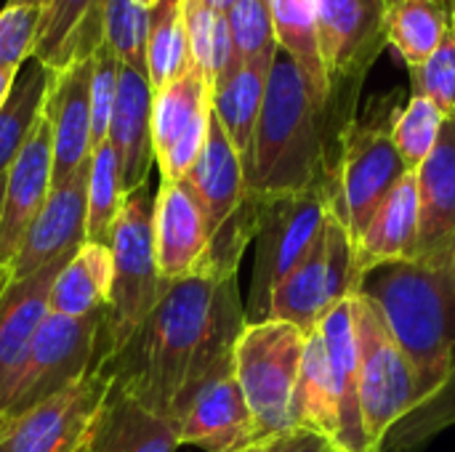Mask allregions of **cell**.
<instances>
[{"instance_id": "9a60e30c", "label": "cell", "mask_w": 455, "mask_h": 452, "mask_svg": "<svg viewBox=\"0 0 455 452\" xmlns=\"http://www.w3.org/2000/svg\"><path fill=\"white\" fill-rule=\"evenodd\" d=\"M91 75L93 56L51 72L43 115L53 136V186L69 181L91 163Z\"/></svg>"}, {"instance_id": "8992f818", "label": "cell", "mask_w": 455, "mask_h": 452, "mask_svg": "<svg viewBox=\"0 0 455 452\" xmlns=\"http://www.w3.org/2000/svg\"><path fill=\"white\" fill-rule=\"evenodd\" d=\"M304 346L307 333L283 320L248 322L235 344V376L261 440L293 429L291 402Z\"/></svg>"}, {"instance_id": "4dcf8cb0", "label": "cell", "mask_w": 455, "mask_h": 452, "mask_svg": "<svg viewBox=\"0 0 455 452\" xmlns=\"http://www.w3.org/2000/svg\"><path fill=\"white\" fill-rule=\"evenodd\" d=\"M280 51L304 72L312 91L328 101V75L320 51L317 0H269Z\"/></svg>"}, {"instance_id": "8d00e7d4", "label": "cell", "mask_w": 455, "mask_h": 452, "mask_svg": "<svg viewBox=\"0 0 455 452\" xmlns=\"http://www.w3.org/2000/svg\"><path fill=\"white\" fill-rule=\"evenodd\" d=\"M152 8L139 0H107L101 13V45H107L120 64L144 69L147 35H149Z\"/></svg>"}, {"instance_id": "4fadbf2b", "label": "cell", "mask_w": 455, "mask_h": 452, "mask_svg": "<svg viewBox=\"0 0 455 452\" xmlns=\"http://www.w3.org/2000/svg\"><path fill=\"white\" fill-rule=\"evenodd\" d=\"M211 80L192 64L181 77L155 91L152 147L160 181H181L197 163L211 128Z\"/></svg>"}, {"instance_id": "d4e9b609", "label": "cell", "mask_w": 455, "mask_h": 452, "mask_svg": "<svg viewBox=\"0 0 455 452\" xmlns=\"http://www.w3.org/2000/svg\"><path fill=\"white\" fill-rule=\"evenodd\" d=\"M419 237V181L408 173L389 197L379 205L368 226L355 242L360 272H371L384 264L411 261Z\"/></svg>"}, {"instance_id": "ffe728a7", "label": "cell", "mask_w": 455, "mask_h": 452, "mask_svg": "<svg viewBox=\"0 0 455 452\" xmlns=\"http://www.w3.org/2000/svg\"><path fill=\"white\" fill-rule=\"evenodd\" d=\"M152 99H155V91L149 85L147 72L120 64L117 99H115V112H112L107 141L117 152L125 194L149 184V170L155 165Z\"/></svg>"}, {"instance_id": "7a4b0ae2", "label": "cell", "mask_w": 455, "mask_h": 452, "mask_svg": "<svg viewBox=\"0 0 455 452\" xmlns=\"http://www.w3.org/2000/svg\"><path fill=\"white\" fill-rule=\"evenodd\" d=\"M349 128L323 101L304 72L280 51L267 83L264 107L243 155L245 194L283 197L328 186Z\"/></svg>"}, {"instance_id": "7bdbcfd3", "label": "cell", "mask_w": 455, "mask_h": 452, "mask_svg": "<svg viewBox=\"0 0 455 452\" xmlns=\"http://www.w3.org/2000/svg\"><path fill=\"white\" fill-rule=\"evenodd\" d=\"M336 450L325 437L307 429H288L259 442V452H331Z\"/></svg>"}, {"instance_id": "ba28073f", "label": "cell", "mask_w": 455, "mask_h": 452, "mask_svg": "<svg viewBox=\"0 0 455 452\" xmlns=\"http://www.w3.org/2000/svg\"><path fill=\"white\" fill-rule=\"evenodd\" d=\"M328 216V186H312L304 192L269 197L261 202V218L256 229V261L245 301L248 322L269 320L275 288L317 242Z\"/></svg>"}, {"instance_id": "816d5d0a", "label": "cell", "mask_w": 455, "mask_h": 452, "mask_svg": "<svg viewBox=\"0 0 455 452\" xmlns=\"http://www.w3.org/2000/svg\"><path fill=\"white\" fill-rule=\"evenodd\" d=\"M3 184H5V178H0V205H3Z\"/></svg>"}, {"instance_id": "5bb4252c", "label": "cell", "mask_w": 455, "mask_h": 452, "mask_svg": "<svg viewBox=\"0 0 455 452\" xmlns=\"http://www.w3.org/2000/svg\"><path fill=\"white\" fill-rule=\"evenodd\" d=\"M88 165L69 181L51 186V194L32 226L27 229L13 261L3 269L11 282H21L56 261L72 258L85 242Z\"/></svg>"}, {"instance_id": "74e56055", "label": "cell", "mask_w": 455, "mask_h": 452, "mask_svg": "<svg viewBox=\"0 0 455 452\" xmlns=\"http://www.w3.org/2000/svg\"><path fill=\"white\" fill-rule=\"evenodd\" d=\"M224 16L229 24V35H232L237 61L272 67L277 53H280V45L275 37V21H272L269 0H240Z\"/></svg>"}, {"instance_id": "83f0119b", "label": "cell", "mask_w": 455, "mask_h": 452, "mask_svg": "<svg viewBox=\"0 0 455 452\" xmlns=\"http://www.w3.org/2000/svg\"><path fill=\"white\" fill-rule=\"evenodd\" d=\"M269 69L272 67H267V64L235 61L213 83V93H211L213 115L240 155H245L251 136L256 131V123H259L261 107H264V96H267Z\"/></svg>"}, {"instance_id": "f6af8a7d", "label": "cell", "mask_w": 455, "mask_h": 452, "mask_svg": "<svg viewBox=\"0 0 455 452\" xmlns=\"http://www.w3.org/2000/svg\"><path fill=\"white\" fill-rule=\"evenodd\" d=\"M51 0H5L3 5H24V8H37V11H45Z\"/></svg>"}, {"instance_id": "9c48e42d", "label": "cell", "mask_w": 455, "mask_h": 452, "mask_svg": "<svg viewBox=\"0 0 455 452\" xmlns=\"http://www.w3.org/2000/svg\"><path fill=\"white\" fill-rule=\"evenodd\" d=\"M360 280L355 242L331 210L317 242L275 288L269 320L291 322L309 336L339 304L357 296Z\"/></svg>"}, {"instance_id": "f35d334b", "label": "cell", "mask_w": 455, "mask_h": 452, "mask_svg": "<svg viewBox=\"0 0 455 452\" xmlns=\"http://www.w3.org/2000/svg\"><path fill=\"white\" fill-rule=\"evenodd\" d=\"M445 125V115L435 107V101L424 96H411L408 104L400 109L392 136L400 157L405 160L408 170H419L421 163L432 155V149L440 141Z\"/></svg>"}, {"instance_id": "52a82bcc", "label": "cell", "mask_w": 455, "mask_h": 452, "mask_svg": "<svg viewBox=\"0 0 455 452\" xmlns=\"http://www.w3.org/2000/svg\"><path fill=\"white\" fill-rule=\"evenodd\" d=\"M389 0H317L320 51L328 75V107L349 128L371 67L387 48Z\"/></svg>"}, {"instance_id": "ac0fdd59", "label": "cell", "mask_w": 455, "mask_h": 452, "mask_svg": "<svg viewBox=\"0 0 455 452\" xmlns=\"http://www.w3.org/2000/svg\"><path fill=\"white\" fill-rule=\"evenodd\" d=\"M419 237L413 264H445L455 256V117H445L432 155L416 170Z\"/></svg>"}, {"instance_id": "484cf974", "label": "cell", "mask_w": 455, "mask_h": 452, "mask_svg": "<svg viewBox=\"0 0 455 452\" xmlns=\"http://www.w3.org/2000/svg\"><path fill=\"white\" fill-rule=\"evenodd\" d=\"M107 0H51L40 13L35 56L48 72L75 59L93 56L101 45V13Z\"/></svg>"}, {"instance_id": "8fae6325", "label": "cell", "mask_w": 455, "mask_h": 452, "mask_svg": "<svg viewBox=\"0 0 455 452\" xmlns=\"http://www.w3.org/2000/svg\"><path fill=\"white\" fill-rule=\"evenodd\" d=\"M104 352V309L88 317H61L48 312L40 322L27 362L5 400L3 418H19L83 381Z\"/></svg>"}, {"instance_id": "9f6ffc18", "label": "cell", "mask_w": 455, "mask_h": 452, "mask_svg": "<svg viewBox=\"0 0 455 452\" xmlns=\"http://www.w3.org/2000/svg\"><path fill=\"white\" fill-rule=\"evenodd\" d=\"M0 8H3V5H0Z\"/></svg>"}, {"instance_id": "44dd1931", "label": "cell", "mask_w": 455, "mask_h": 452, "mask_svg": "<svg viewBox=\"0 0 455 452\" xmlns=\"http://www.w3.org/2000/svg\"><path fill=\"white\" fill-rule=\"evenodd\" d=\"M67 261H56L21 282H11L0 298V418L5 400L27 362L32 338L51 312V288Z\"/></svg>"}, {"instance_id": "7c38bea8", "label": "cell", "mask_w": 455, "mask_h": 452, "mask_svg": "<svg viewBox=\"0 0 455 452\" xmlns=\"http://www.w3.org/2000/svg\"><path fill=\"white\" fill-rule=\"evenodd\" d=\"M109 389L112 376L99 362L83 381L19 416L8 437V450L88 452Z\"/></svg>"}, {"instance_id": "e0dca14e", "label": "cell", "mask_w": 455, "mask_h": 452, "mask_svg": "<svg viewBox=\"0 0 455 452\" xmlns=\"http://www.w3.org/2000/svg\"><path fill=\"white\" fill-rule=\"evenodd\" d=\"M179 440L181 445H195L208 452H237L261 440L232 360L192 397L179 418Z\"/></svg>"}, {"instance_id": "1f68e13d", "label": "cell", "mask_w": 455, "mask_h": 452, "mask_svg": "<svg viewBox=\"0 0 455 452\" xmlns=\"http://www.w3.org/2000/svg\"><path fill=\"white\" fill-rule=\"evenodd\" d=\"M48 80L51 72L37 59H29L21 67L5 104L0 107V178H5L11 163L16 160L27 136L43 115Z\"/></svg>"}, {"instance_id": "836d02e7", "label": "cell", "mask_w": 455, "mask_h": 452, "mask_svg": "<svg viewBox=\"0 0 455 452\" xmlns=\"http://www.w3.org/2000/svg\"><path fill=\"white\" fill-rule=\"evenodd\" d=\"M123 173L117 152L109 141L91 152L88 165V208H85V242L109 245L112 229L123 210Z\"/></svg>"}, {"instance_id": "3957f363", "label": "cell", "mask_w": 455, "mask_h": 452, "mask_svg": "<svg viewBox=\"0 0 455 452\" xmlns=\"http://www.w3.org/2000/svg\"><path fill=\"white\" fill-rule=\"evenodd\" d=\"M368 298L413 365L421 402L455 368V256L445 264H384L363 274Z\"/></svg>"}, {"instance_id": "6da1fadb", "label": "cell", "mask_w": 455, "mask_h": 452, "mask_svg": "<svg viewBox=\"0 0 455 452\" xmlns=\"http://www.w3.org/2000/svg\"><path fill=\"white\" fill-rule=\"evenodd\" d=\"M245 325L237 274L195 272L168 282L133 338L101 365L117 389L179 421L200 386L232 360Z\"/></svg>"}, {"instance_id": "6f0895ef", "label": "cell", "mask_w": 455, "mask_h": 452, "mask_svg": "<svg viewBox=\"0 0 455 452\" xmlns=\"http://www.w3.org/2000/svg\"><path fill=\"white\" fill-rule=\"evenodd\" d=\"M88 452H91V450H88Z\"/></svg>"}, {"instance_id": "f907efd6", "label": "cell", "mask_w": 455, "mask_h": 452, "mask_svg": "<svg viewBox=\"0 0 455 452\" xmlns=\"http://www.w3.org/2000/svg\"><path fill=\"white\" fill-rule=\"evenodd\" d=\"M261 442V440H259ZM259 442H253V445H248V448H243V450L237 452H259Z\"/></svg>"}, {"instance_id": "d590c367", "label": "cell", "mask_w": 455, "mask_h": 452, "mask_svg": "<svg viewBox=\"0 0 455 452\" xmlns=\"http://www.w3.org/2000/svg\"><path fill=\"white\" fill-rule=\"evenodd\" d=\"M455 424V368L451 376L445 378V384L427 397L424 402H419L384 440V450L392 452H413L421 448L424 442H429L432 437H437L440 432L451 429Z\"/></svg>"}, {"instance_id": "f1b7e54d", "label": "cell", "mask_w": 455, "mask_h": 452, "mask_svg": "<svg viewBox=\"0 0 455 452\" xmlns=\"http://www.w3.org/2000/svg\"><path fill=\"white\" fill-rule=\"evenodd\" d=\"M291 424L293 429H307L325 437L333 448L339 440V410H336V392L331 378V362L323 344L320 330L307 336L299 384L291 402Z\"/></svg>"}, {"instance_id": "f546056e", "label": "cell", "mask_w": 455, "mask_h": 452, "mask_svg": "<svg viewBox=\"0 0 455 452\" xmlns=\"http://www.w3.org/2000/svg\"><path fill=\"white\" fill-rule=\"evenodd\" d=\"M453 24V0H389L387 45L411 69L443 45Z\"/></svg>"}, {"instance_id": "11a10c76", "label": "cell", "mask_w": 455, "mask_h": 452, "mask_svg": "<svg viewBox=\"0 0 455 452\" xmlns=\"http://www.w3.org/2000/svg\"><path fill=\"white\" fill-rule=\"evenodd\" d=\"M331 452H341V450H331Z\"/></svg>"}, {"instance_id": "603a6c76", "label": "cell", "mask_w": 455, "mask_h": 452, "mask_svg": "<svg viewBox=\"0 0 455 452\" xmlns=\"http://www.w3.org/2000/svg\"><path fill=\"white\" fill-rule=\"evenodd\" d=\"M192 192L197 194L208 224H211V237L237 213V208L245 200V170H243V155L235 149L229 141L227 131L211 115V128L205 147L192 165L187 176Z\"/></svg>"}, {"instance_id": "bcb514c9", "label": "cell", "mask_w": 455, "mask_h": 452, "mask_svg": "<svg viewBox=\"0 0 455 452\" xmlns=\"http://www.w3.org/2000/svg\"><path fill=\"white\" fill-rule=\"evenodd\" d=\"M205 3H208L213 11H219V13H227V11H229L232 5H237L240 0H205Z\"/></svg>"}, {"instance_id": "ab89813d", "label": "cell", "mask_w": 455, "mask_h": 452, "mask_svg": "<svg viewBox=\"0 0 455 452\" xmlns=\"http://www.w3.org/2000/svg\"><path fill=\"white\" fill-rule=\"evenodd\" d=\"M411 96H424L435 107L455 117V24L443 45L419 67H411Z\"/></svg>"}, {"instance_id": "277c9868", "label": "cell", "mask_w": 455, "mask_h": 452, "mask_svg": "<svg viewBox=\"0 0 455 452\" xmlns=\"http://www.w3.org/2000/svg\"><path fill=\"white\" fill-rule=\"evenodd\" d=\"M400 91L376 96L363 115L349 125L333 178H331V210L347 226L352 242L363 234L379 205L389 192L413 170L395 147V120L400 115Z\"/></svg>"}, {"instance_id": "ee69618b", "label": "cell", "mask_w": 455, "mask_h": 452, "mask_svg": "<svg viewBox=\"0 0 455 452\" xmlns=\"http://www.w3.org/2000/svg\"><path fill=\"white\" fill-rule=\"evenodd\" d=\"M19 72H21V69H11V67H3V64H0V107L5 104V99H8V93H11L16 77H19Z\"/></svg>"}, {"instance_id": "681fc988", "label": "cell", "mask_w": 455, "mask_h": 452, "mask_svg": "<svg viewBox=\"0 0 455 452\" xmlns=\"http://www.w3.org/2000/svg\"><path fill=\"white\" fill-rule=\"evenodd\" d=\"M139 3H141L144 8H155V5H160L163 0H139Z\"/></svg>"}, {"instance_id": "2e32d148", "label": "cell", "mask_w": 455, "mask_h": 452, "mask_svg": "<svg viewBox=\"0 0 455 452\" xmlns=\"http://www.w3.org/2000/svg\"><path fill=\"white\" fill-rule=\"evenodd\" d=\"M53 186V136L45 115L35 123L21 152L11 163L0 205V269H5L27 229L43 210Z\"/></svg>"}, {"instance_id": "7402d4cb", "label": "cell", "mask_w": 455, "mask_h": 452, "mask_svg": "<svg viewBox=\"0 0 455 452\" xmlns=\"http://www.w3.org/2000/svg\"><path fill=\"white\" fill-rule=\"evenodd\" d=\"M320 336L331 362V378L336 392L339 410V440L336 450L371 452V442L363 424L360 408V360H357V330H355V309L352 298L339 304L323 322Z\"/></svg>"}, {"instance_id": "e575fe53", "label": "cell", "mask_w": 455, "mask_h": 452, "mask_svg": "<svg viewBox=\"0 0 455 452\" xmlns=\"http://www.w3.org/2000/svg\"><path fill=\"white\" fill-rule=\"evenodd\" d=\"M184 24L192 64L213 85L237 61L227 16L213 11L205 0H184Z\"/></svg>"}, {"instance_id": "cb8c5ba5", "label": "cell", "mask_w": 455, "mask_h": 452, "mask_svg": "<svg viewBox=\"0 0 455 452\" xmlns=\"http://www.w3.org/2000/svg\"><path fill=\"white\" fill-rule=\"evenodd\" d=\"M179 445V421L144 408L112 384L91 452H176Z\"/></svg>"}, {"instance_id": "d6986e66", "label": "cell", "mask_w": 455, "mask_h": 452, "mask_svg": "<svg viewBox=\"0 0 455 452\" xmlns=\"http://www.w3.org/2000/svg\"><path fill=\"white\" fill-rule=\"evenodd\" d=\"M208 248L211 224L189 181H160L155 194V258L160 277L165 282L189 277Z\"/></svg>"}, {"instance_id": "c3c4849f", "label": "cell", "mask_w": 455, "mask_h": 452, "mask_svg": "<svg viewBox=\"0 0 455 452\" xmlns=\"http://www.w3.org/2000/svg\"><path fill=\"white\" fill-rule=\"evenodd\" d=\"M8 285H11V277L0 269V298H3V293L8 290Z\"/></svg>"}, {"instance_id": "d6a6232c", "label": "cell", "mask_w": 455, "mask_h": 452, "mask_svg": "<svg viewBox=\"0 0 455 452\" xmlns=\"http://www.w3.org/2000/svg\"><path fill=\"white\" fill-rule=\"evenodd\" d=\"M192 67L189 37L184 24V0H163L152 8L144 69L152 91L173 83Z\"/></svg>"}, {"instance_id": "f5cc1de1", "label": "cell", "mask_w": 455, "mask_h": 452, "mask_svg": "<svg viewBox=\"0 0 455 452\" xmlns=\"http://www.w3.org/2000/svg\"><path fill=\"white\" fill-rule=\"evenodd\" d=\"M8 421H13V418H0V429H3V426H5Z\"/></svg>"}, {"instance_id": "5b68a950", "label": "cell", "mask_w": 455, "mask_h": 452, "mask_svg": "<svg viewBox=\"0 0 455 452\" xmlns=\"http://www.w3.org/2000/svg\"><path fill=\"white\" fill-rule=\"evenodd\" d=\"M109 250L115 274L104 309V352L99 362L112 360L133 338L168 288L155 258V194L149 184L125 194Z\"/></svg>"}, {"instance_id": "4316f807", "label": "cell", "mask_w": 455, "mask_h": 452, "mask_svg": "<svg viewBox=\"0 0 455 452\" xmlns=\"http://www.w3.org/2000/svg\"><path fill=\"white\" fill-rule=\"evenodd\" d=\"M112 250L101 242H83L61 266L51 288V312L61 317H88L109 304L112 293Z\"/></svg>"}, {"instance_id": "30bf717a", "label": "cell", "mask_w": 455, "mask_h": 452, "mask_svg": "<svg viewBox=\"0 0 455 452\" xmlns=\"http://www.w3.org/2000/svg\"><path fill=\"white\" fill-rule=\"evenodd\" d=\"M357 360H360V408L371 452H381L387 434L421 402L411 360L395 341L379 309L352 296Z\"/></svg>"}, {"instance_id": "b9f144b4", "label": "cell", "mask_w": 455, "mask_h": 452, "mask_svg": "<svg viewBox=\"0 0 455 452\" xmlns=\"http://www.w3.org/2000/svg\"><path fill=\"white\" fill-rule=\"evenodd\" d=\"M40 13L43 11L24 8V5L0 8V64L3 67L21 69L35 56Z\"/></svg>"}, {"instance_id": "db71d44e", "label": "cell", "mask_w": 455, "mask_h": 452, "mask_svg": "<svg viewBox=\"0 0 455 452\" xmlns=\"http://www.w3.org/2000/svg\"><path fill=\"white\" fill-rule=\"evenodd\" d=\"M453 16H455V0H453Z\"/></svg>"}, {"instance_id": "7dc6e473", "label": "cell", "mask_w": 455, "mask_h": 452, "mask_svg": "<svg viewBox=\"0 0 455 452\" xmlns=\"http://www.w3.org/2000/svg\"><path fill=\"white\" fill-rule=\"evenodd\" d=\"M16 421H8L3 429H0V452H11L8 450V437H11V429H13Z\"/></svg>"}, {"instance_id": "60d3db41", "label": "cell", "mask_w": 455, "mask_h": 452, "mask_svg": "<svg viewBox=\"0 0 455 452\" xmlns=\"http://www.w3.org/2000/svg\"><path fill=\"white\" fill-rule=\"evenodd\" d=\"M117 77H120L117 56L107 45H99L93 51V75H91V139H93V149L109 139V123H112L115 99H117Z\"/></svg>"}]
</instances>
